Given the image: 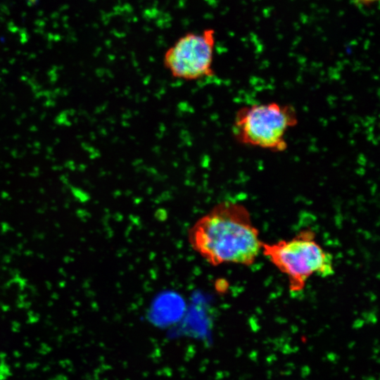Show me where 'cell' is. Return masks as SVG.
I'll return each mask as SVG.
<instances>
[{"mask_svg":"<svg viewBox=\"0 0 380 380\" xmlns=\"http://www.w3.org/2000/svg\"><path fill=\"white\" fill-rule=\"evenodd\" d=\"M379 0H352V1L360 6H370L379 2Z\"/></svg>","mask_w":380,"mask_h":380,"instance_id":"obj_5","label":"cell"},{"mask_svg":"<svg viewBox=\"0 0 380 380\" xmlns=\"http://www.w3.org/2000/svg\"><path fill=\"white\" fill-rule=\"evenodd\" d=\"M215 30L188 32L180 36L163 56V64L170 75L185 81H196L214 74Z\"/></svg>","mask_w":380,"mask_h":380,"instance_id":"obj_4","label":"cell"},{"mask_svg":"<svg viewBox=\"0 0 380 380\" xmlns=\"http://www.w3.org/2000/svg\"><path fill=\"white\" fill-rule=\"evenodd\" d=\"M242 204L224 201L201 217L189 229L188 241L207 262L252 265L263 242Z\"/></svg>","mask_w":380,"mask_h":380,"instance_id":"obj_1","label":"cell"},{"mask_svg":"<svg viewBox=\"0 0 380 380\" xmlns=\"http://www.w3.org/2000/svg\"><path fill=\"white\" fill-rule=\"evenodd\" d=\"M262 253L289 280V289H303L313 275L327 277L334 273L331 255L316 241L310 229L300 231L289 240L263 243Z\"/></svg>","mask_w":380,"mask_h":380,"instance_id":"obj_3","label":"cell"},{"mask_svg":"<svg viewBox=\"0 0 380 380\" xmlns=\"http://www.w3.org/2000/svg\"><path fill=\"white\" fill-rule=\"evenodd\" d=\"M298 122L296 110L290 104L254 103L238 109L232 134L240 144L279 153L287 148V134Z\"/></svg>","mask_w":380,"mask_h":380,"instance_id":"obj_2","label":"cell"}]
</instances>
